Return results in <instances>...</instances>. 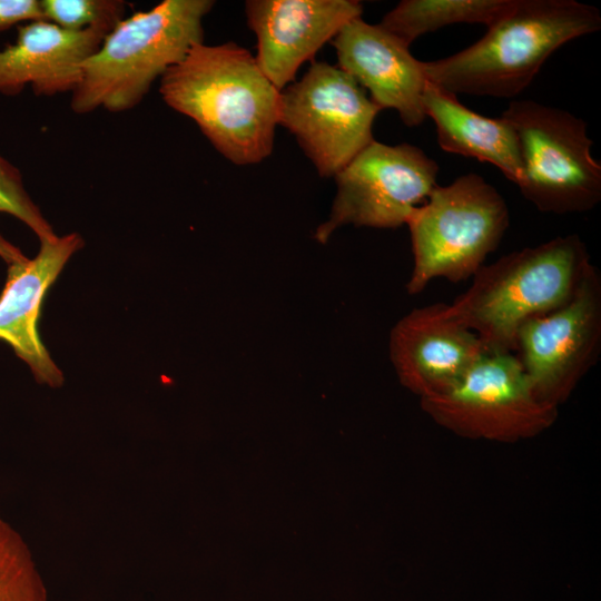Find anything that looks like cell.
<instances>
[{"instance_id": "obj_1", "label": "cell", "mask_w": 601, "mask_h": 601, "mask_svg": "<svg viewBox=\"0 0 601 601\" xmlns=\"http://www.w3.org/2000/svg\"><path fill=\"white\" fill-rule=\"evenodd\" d=\"M159 92L235 165L257 164L270 155L280 90L247 49L234 42L197 43L162 75Z\"/></svg>"}, {"instance_id": "obj_2", "label": "cell", "mask_w": 601, "mask_h": 601, "mask_svg": "<svg viewBox=\"0 0 601 601\" xmlns=\"http://www.w3.org/2000/svg\"><path fill=\"white\" fill-rule=\"evenodd\" d=\"M597 7L574 0H510L472 46L422 61L427 81L454 95L511 98L564 43L599 31Z\"/></svg>"}, {"instance_id": "obj_3", "label": "cell", "mask_w": 601, "mask_h": 601, "mask_svg": "<svg viewBox=\"0 0 601 601\" xmlns=\"http://www.w3.org/2000/svg\"><path fill=\"white\" fill-rule=\"evenodd\" d=\"M210 0H164L120 20L80 66L70 93L75 114L124 112L138 106L156 79L204 42Z\"/></svg>"}, {"instance_id": "obj_4", "label": "cell", "mask_w": 601, "mask_h": 601, "mask_svg": "<svg viewBox=\"0 0 601 601\" xmlns=\"http://www.w3.org/2000/svg\"><path fill=\"white\" fill-rule=\"evenodd\" d=\"M590 265L578 235L559 236L483 265L450 306L487 349L513 352L520 327L569 302Z\"/></svg>"}, {"instance_id": "obj_5", "label": "cell", "mask_w": 601, "mask_h": 601, "mask_svg": "<svg viewBox=\"0 0 601 601\" xmlns=\"http://www.w3.org/2000/svg\"><path fill=\"white\" fill-rule=\"evenodd\" d=\"M509 223L504 198L480 175L437 185L405 224L413 252L408 294L422 293L434 278L459 283L473 277L497 248Z\"/></svg>"}, {"instance_id": "obj_6", "label": "cell", "mask_w": 601, "mask_h": 601, "mask_svg": "<svg viewBox=\"0 0 601 601\" xmlns=\"http://www.w3.org/2000/svg\"><path fill=\"white\" fill-rule=\"evenodd\" d=\"M520 144L524 178L519 189L540 211L584 213L601 200V165L591 154L587 124L573 114L533 100L503 111Z\"/></svg>"}, {"instance_id": "obj_7", "label": "cell", "mask_w": 601, "mask_h": 601, "mask_svg": "<svg viewBox=\"0 0 601 601\" xmlns=\"http://www.w3.org/2000/svg\"><path fill=\"white\" fill-rule=\"evenodd\" d=\"M380 110L349 75L314 62L280 91L278 125L296 137L321 176L332 177L374 140Z\"/></svg>"}, {"instance_id": "obj_8", "label": "cell", "mask_w": 601, "mask_h": 601, "mask_svg": "<svg viewBox=\"0 0 601 601\" xmlns=\"http://www.w3.org/2000/svg\"><path fill=\"white\" fill-rule=\"evenodd\" d=\"M437 164L413 145L373 140L334 177L329 219L315 234L325 243L343 225L397 228L437 186Z\"/></svg>"}, {"instance_id": "obj_9", "label": "cell", "mask_w": 601, "mask_h": 601, "mask_svg": "<svg viewBox=\"0 0 601 601\" xmlns=\"http://www.w3.org/2000/svg\"><path fill=\"white\" fill-rule=\"evenodd\" d=\"M601 348V277L592 264L561 307L526 321L516 335L518 358L539 402L565 393Z\"/></svg>"}, {"instance_id": "obj_10", "label": "cell", "mask_w": 601, "mask_h": 601, "mask_svg": "<svg viewBox=\"0 0 601 601\" xmlns=\"http://www.w3.org/2000/svg\"><path fill=\"white\" fill-rule=\"evenodd\" d=\"M245 7L247 24L257 38L256 61L280 91L304 62L363 11L355 0H249Z\"/></svg>"}, {"instance_id": "obj_11", "label": "cell", "mask_w": 601, "mask_h": 601, "mask_svg": "<svg viewBox=\"0 0 601 601\" xmlns=\"http://www.w3.org/2000/svg\"><path fill=\"white\" fill-rule=\"evenodd\" d=\"M487 351L443 303L413 309L390 336L391 361L401 381L430 396L456 385Z\"/></svg>"}, {"instance_id": "obj_12", "label": "cell", "mask_w": 601, "mask_h": 601, "mask_svg": "<svg viewBox=\"0 0 601 601\" xmlns=\"http://www.w3.org/2000/svg\"><path fill=\"white\" fill-rule=\"evenodd\" d=\"M338 68L362 88L382 110L395 109L401 120L415 127L425 119L423 93L426 78L422 61L410 46L380 24H370L362 17L347 22L332 40Z\"/></svg>"}, {"instance_id": "obj_13", "label": "cell", "mask_w": 601, "mask_h": 601, "mask_svg": "<svg viewBox=\"0 0 601 601\" xmlns=\"http://www.w3.org/2000/svg\"><path fill=\"white\" fill-rule=\"evenodd\" d=\"M82 246L77 233L40 239L35 258L9 265L0 294V341L28 365L38 383L53 388L63 384V374L40 337L41 305L67 262Z\"/></svg>"}, {"instance_id": "obj_14", "label": "cell", "mask_w": 601, "mask_h": 601, "mask_svg": "<svg viewBox=\"0 0 601 601\" xmlns=\"http://www.w3.org/2000/svg\"><path fill=\"white\" fill-rule=\"evenodd\" d=\"M109 31L102 27L71 31L47 20L19 26L16 42L0 49V93L17 96L27 86L37 96L71 93L81 63Z\"/></svg>"}, {"instance_id": "obj_15", "label": "cell", "mask_w": 601, "mask_h": 601, "mask_svg": "<svg viewBox=\"0 0 601 601\" xmlns=\"http://www.w3.org/2000/svg\"><path fill=\"white\" fill-rule=\"evenodd\" d=\"M430 404L451 416L479 422L521 423L545 414L512 352L487 351L447 392Z\"/></svg>"}, {"instance_id": "obj_16", "label": "cell", "mask_w": 601, "mask_h": 601, "mask_svg": "<svg viewBox=\"0 0 601 601\" xmlns=\"http://www.w3.org/2000/svg\"><path fill=\"white\" fill-rule=\"evenodd\" d=\"M423 107L444 151L490 162L518 187L522 184L524 167L518 135L504 118L482 116L462 105L456 95L430 81Z\"/></svg>"}, {"instance_id": "obj_17", "label": "cell", "mask_w": 601, "mask_h": 601, "mask_svg": "<svg viewBox=\"0 0 601 601\" xmlns=\"http://www.w3.org/2000/svg\"><path fill=\"white\" fill-rule=\"evenodd\" d=\"M510 0H403L378 23L410 46L420 36L454 23L486 27Z\"/></svg>"}, {"instance_id": "obj_18", "label": "cell", "mask_w": 601, "mask_h": 601, "mask_svg": "<svg viewBox=\"0 0 601 601\" xmlns=\"http://www.w3.org/2000/svg\"><path fill=\"white\" fill-rule=\"evenodd\" d=\"M0 601H47L42 579L27 543L1 518Z\"/></svg>"}, {"instance_id": "obj_19", "label": "cell", "mask_w": 601, "mask_h": 601, "mask_svg": "<svg viewBox=\"0 0 601 601\" xmlns=\"http://www.w3.org/2000/svg\"><path fill=\"white\" fill-rule=\"evenodd\" d=\"M43 20L62 29L79 31L92 27L111 30L125 18L122 0H39Z\"/></svg>"}, {"instance_id": "obj_20", "label": "cell", "mask_w": 601, "mask_h": 601, "mask_svg": "<svg viewBox=\"0 0 601 601\" xmlns=\"http://www.w3.org/2000/svg\"><path fill=\"white\" fill-rule=\"evenodd\" d=\"M0 213L9 214L27 225L40 239L55 236L24 187L20 170L0 154Z\"/></svg>"}, {"instance_id": "obj_21", "label": "cell", "mask_w": 601, "mask_h": 601, "mask_svg": "<svg viewBox=\"0 0 601 601\" xmlns=\"http://www.w3.org/2000/svg\"><path fill=\"white\" fill-rule=\"evenodd\" d=\"M35 20H43L39 0H0V32Z\"/></svg>"}, {"instance_id": "obj_22", "label": "cell", "mask_w": 601, "mask_h": 601, "mask_svg": "<svg viewBox=\"0 0 601 601\" xmlns=\"http://www.w3.org/2000/svg\"><path fill=\"white\" fill-rule=\"evenodd\" d=\"M0 257L8 264L20 263L27 259L22 252L7 240L0 233Z\"/></svg>"}]
</instances>
